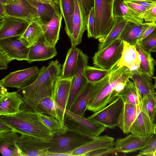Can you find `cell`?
<instances>
[{"instance_id": "6da1fadb", "label": "cell", "mask_w": 156, "mask_h": 156, "mask_svg": "<svg viewBox=\"0 0 156 156\" xmlns=\"http://www.w3.org/2000/svg\"><path fill=\"white\" fill-rule=\"evenodd\" d=\"M61 66L58 61H50L48 66L30 85L17 92L22 91L23 103L20 110L36 111L39 104L44 99L52 97L55 81L61 74Z\"/></svg>"}, {"instance_id": "7a4b0ae2", "label": "cell", "mask_w": 156, "mask_h": 156, "mask_svg": "<svg viewBox=\"0 0 156 156\" xmlns=\"http://www.w3.org/2000/svg\"><path fill=\"white\" fill-rule=\"evenodd\" d=\"M133 73L127 67L115 66L111 70L109 80L105 77L92 83L89 92L87 110L95 112L101 110L109 103L113 88L121 81H128Z\"/></svg>"}, {"instance_id": "3957f363", "label": "cell", "mask_w": 156, "mask_h": 156, "mask_svg": "<svg viewBox=\"0 0 156 156\" xmlns=\"http://www.w3.org/2000/svg\"><path fill=\"white\" fill-rule=\"evenodd\" d=\"M0 120L21 134H26L39 137L52 135L42 122L37 112L29 109L20 110L16 114L0 115Z\"/></svg>"}, {"instance_id": "277c9868", "label": "cell", "mask_w": 156, "mask_h": 156, "mask_svg": "<svg viewBox=\"0 0 156 156\" xmlns=\"http://www.w3.org/2000/svg\"><path fill=\"white\" fill-rule=\"evenodd\" d=\"M52 135L55 143L48 151L69 156L74 151L95 138L68 129L62 133Z\"/></svg>"}, {"instance_id": "5b68a950", "label": "cell", "mask_w": 156, "mask_h": 156, "mask_svg": "<svg viewBox=\"0 0 156 156\" xmlns=\"http://www.w3.org/2000/svg\"><path fill=\"white\" fill-rule=\"evenodd\" d=\"M114 0H94V6L95 20L94 38L106 37L112 28L114 20L113 9Z\"/></svg>"}, {"instance_id": "8992f818", "label": "cell", "mask_w": 156, "mask_h": 156, "mask_svg": "<svg viewBox=\"0 0 156 156\" xmlns=\"http://www.w3.org/2000/svg\"><path fill=\"white\" fill-rule=\"evenodd\" d=\"M52 137L21 134L17 141L20 156H44L55 143Z\"/></svg>"}, {"instance_id": "52a82bcc", "label": "cell", "mask_w": 156, "mask_h": 156, "mask_svg": "<svg viewBox=\"0 0 156 156\" xmlns=\"http://www.w3.org/2000/svg\"><path fill=\"white\" fill-rule=\"evenodd\" d=\"M64 125L68 129L95 138L107 127L104 125L66 110Z\"/></svg>"}, {"instance_id": "ba28073f", "label": "cell", "mask_w": 156, "mask_h": 156, "mask_svg": "<svg viewBox=\"0 0 156 156\" xmlns=\"http://www.w3.org/2000/svg\"><path fill=\"white\" fill-rule=\"evenodd\" d=\"M123 41L118 39L104 50L98 51L92 57L95 66L111 70L120 61L123 49Z\"/></svg>"}, {"instance_id": "9c48e42d", "label": "cell", "mask_w": 156, "mask_h": 156, "mask_svg": "<svg viewBox=\"0 0 156 156\" xmlns=\"http://www.w3.org/2000/svg\"><path fill=\"white\" fill-rule=\"evenodd\" d=\"M124 105L122 98L119 96L107 106L87 118L104 125L107 128L114 129L118 126Z\"/></svg>"}, {"instance_id": "30bf717a", "label": "cell", "mask_w": 156, "mask_h": 156, "mask_svg": "<svg viewBox=\"0 0 156 156\" xmlns=\"http://www.w3.org/2000/svg\"><path fill=\"white\" fill-rule=\"evenodd\" d=\"M46 67L39 69L36 66L11 72L0 81L5 87L16 88L18 90L33 83Z\"/></svg>"}, {"instance_id": "8fae6325", "label": "cell", "mask_w": 156, "mask_h": 156, "mask_svg": "<svg viewBox=\"0 0 156 156\" xmlns=\"http://www.w3.org/2000/svg\"><path fill=\"white\" fill-rule=\"evenodd\" d=\"M88 59V56L80 50L76 72L72 82L66 110L70 111L78 96L88 83L85 69L87 66Z\"/></svg>"}, {"instance_id": "7c38bea8", "label": "cell", "mask_w": 156, "mask_h": 156, "mask_svg": "<svg viewBox=\"0 0 156 156\" xmlns=\"http://www.w3.org/2000/svg\"><path fill=\"white\" fill-rule=\"evenodd\" d=\"M20 36L0 39V52L12 61L27 59L30 50L19 39Z\"/></svg>"}, {"instance_id": "4fadbf2b", "label": "cell", "mask_w": 156, "mask_h": 156, "mask_svg": "<svg viewBox=\"0 0 156 156\" xmlns=\"http://www.w3.org/2000/svg\"><path fill=\"white\" fill-rule=\"evenodd\" d=\"M72 16L73 33L70 39L71 47H76L82 41L83 35L86 30L87 13L81 0H74Z\"/></svg>"}, {"instance_id": "5bb4252c", "label": "cell", "mask_w": 156, "mask_h": 156, "mask_svg": "<svg viewBox=\"0 0 156 156\" xmlns=\"http://www.w3.org/2000/svg\"><path fill=\"white\" fill-rule=\"evenodd\" d=\"M31 22L8 16L0 19V39L21 36Z\"/></svg>"}, {"instance_id": "9a60e30c", "label": "cell", "mask_w": 156, "mask_h": 156, "mask_svg": "<svg viewBox=\"0 0 156 156\" xmlns=\"http://www.w3.org/2000/svg\"><path fill=\"white\" fill-rule=\"evenodd\" d=\"M152 135L141 136L131 133L118 139L114 142L115 152L128 153L140 151L147 144Z\"/></svg>"}, {"instance_id": "2e32d148", "label": "cell", "mask_w": 156, "mask_h": 156, "mask_svg": "<svg viewBox=\"0 0 156 156\" xmlns=\"http://www.w3.org/2000/svg\"><path fill=\"white\" fill-rule=\"evenodd\" d=\"M129 133L141 136L151 135L156 133V125L143 110L140 102L137 116Z\"/></svg>"}, {"instance_id": "e0dca14e", "label": "cell", "mask_w": 156, "mask_h": 156, "mask_svg": "<svg viewBox=\"0 0 156 156\" xmlns=\"http://www.w3.org/2000/svg\"><path fill=\"white\" fill-rule=\"evenodd\" d=\"M57 54L55 47L47 44L43 37L30 48L26 61L29 63L36 61H45L52 58Z\"/></svg>"}, {"instance_id": "ac0fdd59", "label": "cell", "mask_w": 156, "mask_h": 156, "mask_svg": "<svg viewBox=\"0 0 156 156\" xmlns=\"http://www.w3.org/2000/svg\"><path fill=\"white\" fill-rule=\"evenodd\" d=\"M62 16L58 10L48 22L40 24L42 29L45 43L52 47H55L59 39Z\"/></svg>"}, {"instance_id": "d6986e66", "label": "cell", "mask_w": 156, "mask_h": 156, "mask_svg": "<svg viewBox=\"0 0 156 156\" xmlns=\"http://www.w3.org/2000/svg\"><path fill=\"white\" fill-rule=\"evenodd\" d=\"M153 23L146 22L138 24L127 21L118 39L135 46L138 39Z\"/></svg>"}, {"instance_id": "ffe728a7", "label": "cell", "mask_w": 156, "mask_h": 156, "mask_svg": "<svg viewBox=\"0 0 156 156\" xmlns=\"http://www.w3.org/2000/svg\"><path fill=\"white\" fill-rule=\"evenodd\" d=\"M73 77L57 78L54 85L53 99L58 105L66 110Z\"/></svg>"}, {"instance_id": "44dd1931", "label": "cell", "mask_w": 156, "mask_h": 156, "mask_svg": "<svg viewBox=\"0 0 156 156\" xmlns=\"http://www.w3.org/2000/svg\"><path fill=\"white\" fill-rule=\"evenodd\" d=\"M23 103L22 97L17 91L8 92L0 97V115L16 113Z\"/></svg>"}, {"instance_id": "7402d4cb", "label": "cell", "mask_w": 156, "mask_h": 156, "mask_svg": "<svg viewBox=\"0 0 156 156\" xmlns=\"http://www.w3.org/2000/svg\"><path fill=\"white\" fill-rule=\"evenodd\" d=\"M124 47L120 61L116 66L128 68L132 72L138 70L140 65L139 54L135 46L123 41Z\"/></svg>"}, {"instance_id": "603a6c76", "label": "cell", "mask_w": 156, "mask_h": 156, "mask_svg": "<svg viewBox=\"0 0 156 156\" xmlns=\"http://www.w3.org/2000/svg\"><path fill=\"white\" fill-rule=\"evenodd\" d=\"M114 140L107 135L99 136L74 151L71 156H85L89 152L114 144Z\"/></svg>"}, {"instance_id": "cb8c5ba5", "label": "cell", "mask_w": 156, "mask_h": 156, "mask_svg": "<svg viewBox=\"0 0 156 156\" xmlns=\"http://www.w3.org/2000/svg\"><path fill=\"white\" fill-rule=\"evenodd\" d=\"M132 72L133 74L131 79L136 85L139 98L146 95L156 94L152 82V77L139 70Z\"/></svg>"}, {"instance_id": "d4e9b609", "label": "cell", "mask_w": 156, "mask_h": 156, "mask_svg": "<svg viewBox=\"0 0 156 156\" xmlns=\"http://www.w3.org/2000/svg\"><path fill=\"white\" fill-rule=\"evenodd\" d=\"M6 16L26 20L29 22H40V17L37 11L19 4L5 5Z\"/></svg>"}, {"instance_id": "484cf974", "label": "cell", "mask_w": 156, "mask_h": 156, "mask_svg": "<svg viewBox=\"0 0 156 156\" xmlns=\"http://www.w3.org/2000/svg\"><path fill=\"white\" fill-rule=\"evenodd\" d=\"M139 107L131 103H124L118 126L125 134L129 133L131 126L137 116Z\"/></svg>"}, {"instance_id": "4316f807", "label": "cell", "mask_w": 156, "mask_h": 156, "mask_svg": "<svg viewBox=\"0 0 156 156\" xmlns=\"http://www.w3.org/2000/svg\"><path fill=\"white\" fill-rule=\"evenodd\" d=\"M124 0H114L113 9L114 20L117 18H120L127 21L136 23H144V19L128 6Z\"/></svg>"}, {"instance_id": "83f0119b", "label": "cell", "mask_w": 156, "mask_h": 156, "mask_svg": "<svg viewBox=\"0 0 156 156\" xmlns=\"http://www.w3.org/2000/svg\"><path fill=\"white\" fill-rule=\"evenodd\" d=\"M37 112L54 116L63 125H64L66 110L56 104L52 97L46 98L38 105ZM36 112V111H35Z\"/></svg>"}, {"instance_id": "f1b7e54d", "label": "cell", "mask_w": 156, "mask_h": 156, "mask_svg": "<svg viewBox=\"0 0 156 156\" xmlns=\"http://www.w3.org/2000/svg\"><path fill=\"white\" fill-rule=\"evenodd\" d=\"M80 49L76 47H71L68 50L62 66L60 76L63 78L74 77L77 68Z\"/></svg>"}, {"instance_id": "f546056e", "label": "cell", "mask_w": 156, "mask_h": 156, "mask_svg": "<svg viewBox=\"0 0 156 156\" xmlns=\"http://www.w3.org/2000/svg\"><path fill=\"white\" fill-rule=\"evenodd\" d=\"M27 0L37 9L40 17V24L49 22L56 12L60 10L58 4L52 5L35 0Z\"/></svg>"}, {"instance_id": "4dcf8cb0", "label": "cell", "mask_w": 156, "mask_h": 156, "mask_svg": "<svg viewBox=\"0 0 156 156\" xmlns=\"http://www.w3.org/2000/svg\"><path fill=\"white\" fill-rule=\"evenodd\" d=\"M114 23L111 30L105 37L99 39L98 51H102L118 39L127 21L120 18L114 19Z\"/></svg>"}, {"instance_id": "1f68e13d", "label": "cell", "mask_w": 156, "mask_h": 156, "mask_svg": "<svg viewBox=\"0 0 156 156\" xmlns=\"http://www.w3.org/2000/svg\"><path fill=\"white\" fill-rule=\"evenodd\" d=\"M58 1L60 12L65 21V29L70 39L73 33L72 16L74 6V0Z\"/></svg>"}, {"instance_id": "d6a6232c", "label": "cell", "mask_w": 156, "mask_h": 156, "mask_svg": "<svg viewBox=\"0 0 156 156\" xmlns=\"http://www.w3.org/2000/svg\"><path fill=\"white\" fill-rule=\"evenodd\" d=\"M43 37L40 24L37 22L32 21L19 39L25 45L29 48Z\"/></svg>"}, {"instance_id": "836d02e7", "label": "cell", "mask_w": 156, "mask_h": 156, "mask_svg": "<svg viewBox=\"0 0 156 156\" xmlns=\"http://www.w3.org/2000/svg\"><path fill=\"white\" fill-rule=\"evenodd\" d=\"M92 83L88 82L74 102L70 110L71 112L78 115L85 117L87 110L89 92Z\"/></svg>"}, {"instance_id": "e575fe53", "label": "cell", "mask_w": 156, "mask_h": 156, "mask_svg": "<svg viewBox=\"0 0 156 156\" xmlns=\"http://www.w3.org/2000/svg\"><path fill=\"white\" fill-rule=\"evenodd\" d=\"M135 46L139 54L140 58V65L138 70L152 77L154 74V66L155 65L156 62L151 54L145 51L139 44H136Z\"/></svg>"}, {"instance_id": "d590c367", "label": "cell", "mask_w": 156, "mask_h": 156, "mask_svg": "<svg viewBox=\"0 0 156 156\" xmlns=\"http://www.w3.org/2000/svg\"><path fill=\"white\" fill-rule=\"evenodd\" d=\"M43 124L47 127L52 135L59 134L66 131L68 129L63 125L54 116L36 111Z\"/></svg>"}, {"instance_id": "8d00e7d4", "label": "cell", "mask_w": 156, "mask_h": 156, "mask_svg": "<svg viewBox=\"0 0 156 156\" xmlns=\"http://www.w3.org/2000/svg\"><path fill=\"white\" fill-rule=\"evenodd\" d=\"M119 96L122 98L124 103H131L137 106L139 105L138 94L133 81L129 80Z\"/></svg>"}, {"instance_id": "74e56055", "label": "cell", "mask_w": 156, "mask_h": 156, "mask_svg": "<svg viewBox=\"0 0 156 156\" xmlns=\"http://www.w3.org/2000/svg\"><path fill=\"white\" fill-rule=\"evenodd\" d=\"M14 130L0 132V146L4 147L17 152L20 156L17 144L19 137Z\"/></svg>"}, {"instance_id": "f35d334b", "label": "cell", "mask_w": 156, "mask_h": 156, "mask_svg": "<svg viewBox=\"0 0 156 156\" xmlns=\"http://www.w3.org/2000/svg\"><path fill=\"white\" fill-rule=\"evenodd\" d=\"M111 70H107L96 66H87L85 69V75L88 82H98L110 74Z\"/></svg>"}, {"instance_id": "ab89813d", "label": "cell", "mask_w": 156, "mask_h": 156, "mask_svg": "<svg viewBox=\"0 0 156 156\" xmlns=\"http://www.w3.org/2000/svg\"><path fill=\"white\" fill-rule=\"evenodd\" d=\"M139 100L142 109L153 122L156 110V94L146 95Z\"/></svg>"}, {"instance_id": "60d3db41", "label": "cell", "mask_w": 156, "mask_h": 156, "mask_svg": "<svg viewBox=\"0 0 156 156\" xmlns=\"http://www.w3.org/2000/svg\"><path fill=\"white\" fill-rule=\"evenodd\" d=\"M138 44L145 51L151 54V49L156 46V28L151 34Z\"/></svg>"}, {"instance_id": "b9f144b4", "label": "cell", "mask_w": 156, "mask_h": 156, "mask_svg": "<svg viewBox=\"0 0 156 156\" xmlns=\"http://www.w3.org/2000/svg\"><path fill=\"white\" fill-rule=\"evenodd\" d=\"M86 30L88 38L94 37L95 33V20L94 7L87 13Z\"/></svg>"}, {"instance_id": "7bdbcfd3", "label": "cell", "mask_w": 156, "mask_h": 156, "mask_svg": "<svg viewBox=\"0 0 156 156\" xmlns=\"http://www.w3.org/2000/svg\"><path fill=\"white\" fill-rule=\"evenodd\" d=\"M156 151V133L153 134L147 144L140 150L136 156H152Z\"/></svg>"}, {"instance_id": "ee69618b", "label": "cell", "mask_w": 156, "mask_h": 156, "mask_svg": "<svg viewBox=\"0 0 156 156\" xmlns=\"http://www.w3.org/2000/svg\"><path fill=\"white\" fill-rule=\"evenodd\" d=\"M142 17L145 22L155 23L156 22V5L147 9Z\"/></svg>"}, {"instance_id": "f6af8a7d", "label": "cell", "mask_w": 156, "mask_h": 156, "mask_svg": "<svg viewBox=\"0 0 156 156\" xmlns=\"http://www.w3.org/2000/svg\"><path fill=\"white\" fill-rule=\"evenodd\" d=\"M124 2L128 6L141 18L142 16L147 9L142 5L130 1L124 0Z\"/></svg>"}, {"instance_id": "bcb514c9", "label": "cell", "mask_w": 156, "mask_h": 156, "mask_svg": "<svg viewBox=\"0 0 156 156\" xmlns=\"http://www.w3.org/2000/svg\"><path fill=\"white\" fill-rule=\"evenodd\" d=\"M12 60L0 52V69H6L8 64Z\"/></svg>"}, {"instance_id": "7dc6e473", "label": "cell", "mask_w": 156, "mask_h": 156, "mask_svg": "<svg viewBox=\"0 0 156 156\" xmlns=\"http://www.w3.org/2000/svg\"><path fill=\"white\" fill-rule=\"evenodd\" d=\"M139 4L147 9L156 5V0H148L144 1H131Z\"/></svg>"}, {"instance_id": "c3c4849f", "label": "cell", "mask_w": 156, "mask_h": 156, "mask_svg": "<svg viewBox=\"0 0 156 156\" xmlns=\"http://www.w3.org/2000/svg\"><path fill=\"white\" fill-rule=\"evenodd\" d=\"M156 28V23H154L144 32L143 35L138 39L137 44H139L143 39L149 35Z\"/></svg>"}, {"instance_id": "681fc988", "label": "cell", "mask_w": 156, "mask_h": 156, "mask_svg": "<svg viewBox=\"0 0 156 156\" xmlns=\"http://www.w3.org/2000/svg\"><path fill=\"white\" fill-rule=\"evenodd\" d=\"M85 8L87 13L91 9L94 7V0H81Z\"/></svg>"}, {"instance_id": "f907efd6", "label": "cell", "mask_w": 156, "mask_h": 156, "mask_svg": "<svg viewBox=\"0 0 156 156\" xmlns=\"http://www.w3.org/2000/svg\"><path fill=\"white\" fill-rule=\"evenodd\" d=\"M13 130L9 125L0 120V132Z\"/></svg>"}, {"instance_id": "816d5d0a", "label": "cell", "mask_w": 156, "mask_h": 156, "mask_svg": "<svg viewBox=\"0 0 156 156\" xmlns=\"http://www.w3.org/2000/svg\"><path fill=\"white\" fill-rule=\"evenodd\" d=\"M6 16L5 5L0 3V19Z\"/></svg>"}, {"instance_id": "f5cc1de1", "label": "cell", "mask_w": 156, "mask_h": 156, "mask_svg": "<svg viewBox=\"0 0 156 156\" xmlns=\"http://www.w3.org/2000/svg\"><path fill=\"white\" fill-rule=\"evenodd\" d=\"M5 86L0 82V97L5 95L8 92Z\"/></svg>"}, {"instance_id": "db71d44e", "label": "cell", "mask_w": 156, "mask_h": 156, "mask_svg": "<svg viewBox=\"0 0 156 156\" xmlns=\"http://www.w3.org/2000/svg\"><path fill=\"white\" fill-rule=\"evenodd\" d=\"M37 1L44 3H46L47 4H48L52 5H55L56 4H56L54 3L52 1H51V0H35Z\"/></svg>"}, {"instance_id": "11a10c76", "label": "cell", "mask_w": 156, "mask_h": 156, "mask_svg": "<svg viewBox=\"0 0 156 156\" xmlns=\"http://www.w3.org/2000/svg\"><path fill=\"white\" fill-rule=\"evenodd\" d=\"M8 0H0V3L4 5H6L7 4Z\"/></svg>"}, {"instance_id": "9f6ffc18", "label": "cell", "mask_w": 156, "mask_h": 156, "mask_svg": "<svg viewBox=\"0 0 156 156\" xmlns=\"http://www.w3.org/2000/svg\"><path fill=\"white\" fill-rule=\"evenodd\" d=\"M153 122L156 125V110L155 113Z\"/></svg>"}, {"instance_id": "6f0895ef", "label": "cell", "mask_w": 156, "mask_h": 156, "mask_svg": "<svg viewBox=\"0 0 156 156\" xmlns=\"http://www.w3.org/2000/svg\"><path fill=\"white\" fill-rule=\"evenodd\" d=\"M153 78L155 80V83L154 85V87L155 89L156 90V76L155 77H153Z\"/></svg>"}, {"instance_id": "680465c9", "label": "cell", "mask_w": 156, "mask_h": 156, "mask_svg": "<svg viewBox=\"0 0 156 156\" xmlns=\"http://www.w3.org/2000/svg\"><path fill=\"white\" fill-rule=\"evenodd\" d=\"M53 2L56 4H59V1L58 0H51Z\"/></svg>"}, {"instance_id": "91938a15", "label": "cell", "mask_w": 156, "mask_h": 156, "mask_svg": "<svg viewBox=\"0 0 156 156\" xmlns=\"http://www.w3.org/2000/svg\"><path fill=\"white\" fill-rule=\"evenodd\" d=\"M156 52V46L154 47L151 50V52Z\"/></svg>"}, {"instance_id": "94428289", "label": "cell", "mask_w": 156, "mask_h": 156, "mask_svg": "<svg viewBox=\"0 0 156 156\" xmlns=\"http://www.w3.org/2000/svg\"><path fill=\"white\" fill-rule=\"evenodd\" d=\"M130 1H144L148 0H127Z\"/></svg>"}, {"instance_id": "6125c7cd", "label": "cell", "mask_w": 156, "mask_h": 156, "mask_svg": "<svg viewBox=\"0 0 156 156\" xmlns=\"http://www.w3.org/2000/svg\"><path fill=\"white\" fill-rule=\"evenodd\" d=\"M152 156H156V151L152 154Z\"/></svg>"}, {"instance_id": "be15d7a7", "label": "cell", "mask_w": 156, "mask_h": 156, "mask_svg": "<svg viewBox=\"0 0 156 156\" xmlns=\"http://www.w3.org/2000/svg\"></svg>"}]
</instances>
